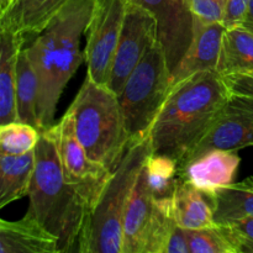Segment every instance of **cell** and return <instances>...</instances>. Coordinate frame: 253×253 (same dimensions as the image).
Listing matches in <instances>:
<instances>
[{"mask_svg":"<svg viewBox=\"0 0 253 253\" xmlns=\"http://www.w3.org/2000/svg\"><path fill=\"white\" fill-rule=\"evenodd\" d=\"M216 72L220 76L253 72V34L242 26L225 29Z\"/></svg>","mask_w":253,"mask_h":253,"instance_id":"44dd1931","label":"cell"},{"mask_svg":"<svg viewBox=\"0 0 253 253\" xmlns=\"http://www.w3.org/2000/svg\"><path fill=\"white\" fill-rule=\"evenodd\" d=\"M53 127L64 178L67 182L78 188L90 200L93 207L113 172L88 157L76 135L71 111L67 110Z\"/></svg>","mask_w":253,"mask_h":253,"instance_id":"9c48e42d","label":"cell"},{"mask_svg":"<svg viewBox=\"0 0 253 253\" xmlns=\"http://www.w3.org/2000/svg\"><path fill=\"white\" fill-rule=\"evenodd\" d=\"M152 152L148 133L131 141L89 211L77 251L123 253L126 208L146 160Z\"/></svg>","mask_w":253,"mask_h":253,"instance_id":"277c9868","label":"cell"},{"mask_svg":"<svg viewBox=\"0 0 253 253\" xmlns=\"http://www.w3.org/2000/svg\"><path fill=\"white\" fill-rule=\"evenodd\" d=\"M194 19L204 24L222 22L227 0H187Z\"/></svg>","mask_w":253,"mask_h":253,"instance_id":"4316f807","label":"cell"},{"mask_svg":"<svg viewBox=\"0 0 253 253\" xmlns=\"http://www.w3.org/2000/svg\"><path fill=\"white\" fill-rule=\"evenodd\" d=\"M222 78L231 94L253 98V72L230 74Z\"/></svg>","mask_w":253,"mask_h":253,"instance_id":"f1b7e54d","label":"cell"},{"mask_svg":"<svg viewBox=\"0 0 253 253\" xmlns=\"http://www.w3.org/2000/svg\"><path fill=\"white\" fill-rule=\"evenodd\" d=\"M153 203L155 197L148 188L145 174L141 170L126 208L124 219L123 253H145Z\"/></svg>","mask_w":253,"mask_h":253,"instance_id":"ac0fdd59","label":"cell"},{"mask_svg":"<svg viewBox=\"0 0 253 253\" xmlns=\"http://www.w3.org/2000/svg\"><path fill=\"white\" fill-rule=\"evenodd\" d=\"M68 110L88 157L114 172L131 143L119 96L86 76Z\"/></svg>","mask_w":253,"mask_h":253,"instance_id":"5b68a950","label":"cell"},{"mask_svg":"<svg viewBox=\"0 0 253 253\" xmlns=\"http://www.w3.org/2000/svg\"><path fill=\"white\" fill-rule=\"evenodd\" d=\"M240 163L237 151L211 148L180 165L178 177L211 197L219 188L234 184Z\"/></svg>","mask_w":253,"mask_h":253,"instance_id":"7c38bea8","label":"cell"},{"mask_svg":"<svg viewBox=\"0 0 253 253\" xmlns=\"http://www.w3.org/2000/svg\"><path fill=\"white\" fill-rule=\"evenodd\" d=\"M71 0H11L0 11V26H7L25 39L43 31Z\"/></svg>","mask_w":253,"mask_h":253,"instance_id":"9a60e30c","label":"cell"},{"mask_svg":"<svg viewBox=\"0 0 253 253\" xmlns=\"http://www.w3.org/2000/svg\"><path fill=\"white\" fill-rule=\"evenodd\" d=\"M189 253H239V249L226 224L202 229L185 230Z\"/></svg>","mask_w":253,"mask_h":253,"instance_id":"d4e9b609","label":"cell"},{"mask_svg":"<svg viewBox=\"0 0 253 253\" xmlns=\"http://www.w3.org/2000/svg\"><path fill=\"white\" fill-rule=\"evenodd\" d=\"M172 86V71L158 41L131 72L118 95L131 141L147 135Z\"/></svg>","mask_w":253,"mask_h":253,"instance_id":"8992f818","label":"cell"},{"mask_svg":"<svg viewBox=\"0 0 253 253\" xmlns=\"http://www.w3.org/2000/svg\"><path fill=\"white\" fill-rule=\"evenodd\" d=\"M231 93L216 71L199 72L170 89L148 137L155 153L167 155L180 165L205 137Z\"/></svg>","mask_w":253,"mask_h":253,"instance_id":"6da1fadb","label":"cell"},{"mask_svg":"<svg viewBox=\"0 0 253 253\" xmlns=\"http://www.w3.org/2000/svg\"><path fill=\"white\" fill-rule=\"evenodd\" d=\"M37 105H39V79L24 47L17 59V118H19V121L30 124L40 130Z\"/></svg>","mask_w":253,"mask_h":253,"instance_id":"603a6c76","label":"cell"},{"mask_svg":"<svg viewBox=\"0 0 253 253\" xmlns=\"http://www.w3.org/2000/svg\"><path fill=\"white\" fill-rule=\"evenodd\" d=\"M10 1L11 0H0V11H4L7 5L10 4Z\"/></svg>","mask_w":253,"mask_h":253,"instance_id":"1f68e13d","label":"cell"},{"mask_svg":"<svg viewBox=\"0 0 253 253\" xmlns=\"http://www.w3.org/2000/svg\"><path fill=\"white\" fill-rule=\"evenodd\" d=\"M250 0H227L222 24L226 29L241 26L249 9Z\"/></svg>","mask_w":253,"mask_h":253,"instance_id":"f546056e","label":"cell"},{"mask_svg":"<svg viewBox=\"0 0 253 253\" xmlns=\"http://www.w3.org/2000/svg\"><path fill=\"white\" fill-rule=\"evenodd\" d=\"M126 6L127 0H95L85 27L86 76L100 85L109 84Z\"/></svg>","mask_w":253,"mask_h":253,"instance_id":"52a82bcc","label":"cell"},{"mask_svg":"<svg viewBox=\"0 0 253 253\" xmlns=\"http://www.w3.org/2000/svg\"><path fill=\"white\" fill-rule=\"evenodd\" d=\"M172 207L178 225L185 230L202 229L215 224L209 195L178 177L172 194Z\"/></svg>","mask_w":253,"mask_h":253,"instance_id":"d6986e66","label":"cell"},{"mask_svg":"<svg viewBox=\"0 0 253 253\" xmlns=\"http://www.w3.org/2000/svg\"><path fill=\"white\" fill-rule=\"evenodd\" d=\"M95 0H71L58 16L25 47L39 79L40 131L54 125L57 104L84 59L81 39Z\"/></svg>","mask_w":253,"mask_h":253,"instance_id":"7a4b0ae2","label":"cell"},{"mask_svg":"<svg viewBox=\"0 0 253 253\" xmlns=\"http://www.w3.org/2000/svg\"><path fill=\"white\" fill-rule=\"evenodd\" d=\"M193 21L194 27L192 43L173 71V85L199 72L216 71L222 35L226 27L222 22L204 24L194 17Z\"/></svg>","mask_w":253,"mask_h":253,"instance_id":"4fadbf2b","label":"cell"},{"mask_svg":"<svg viewBox=\"0 0 253 253\" xmlns=\"http://www.w3.org/2000/svg\"><path fill=\"white\" fill-rule=\"evenodd\" d=\"M36 165L35 150L20 156L0 155V208L29 195Z\"/></svg>","mask_w":253,"mask_h":253,"instance_id":"ffe728a7","label":"cell"},{"mask_svg":"<svg viewBox=\"0 0 253 253\" xmlns=\"http://www.w3.org/2000/svg\"><path fill=\"white\" fill-rule=\"evenodd\" d=\"M157 42L158 30L155 15L142 5L127 0L125 20L108 84L116 95L121 93L131 72Z\"/></svg>","mask_w":253,"mask_h":253,"instance_id":"ba28073f","label":"cell"},{"mask_svg":"<svg viewBox=\"0 0 253 253\" xmlns=\"http://www.w3.org/2000/svg\"><path fill=\"white\" fill-rule=\"evenodd\" d=\"M231 231L239 253H253V216L225 222Z\"/></svg>","mask_w":253,"mask_h":253,"instance_id":"83f0119b","label":"cell"},{"mask_svg":"<svg viewBox=\"0 0 253 253\" xmlns=\"http://www.w3.org/2000/svg\"><path fill=\"white\" fill-rule=\"evenodd\" d=\"M241 26L247 29L253 34V0H250L249 9H247L246 16H245L244 22H242Z\"/></svg>","mask_w":253,"mask_h":253,"instance_id":"4dcf8cb0","label":"cell"},{"mask_svg":"<svg viewBox=\"0 0 253 253\" xmlns=\"http://www.w3.org/2000/svg\"><path fill=\"white\" fill-rule=\"evenodd\" d=\"M53 126L41 131L35 148L36 165L27 211L57 237L59 252H69L74 246L78 249L91 203L64 178Z\"/></svg>","mask_w":253,"mask_h":253,"instance_id":"3957f363","label":"cell"},{"mask_svg":"<svg viewBox=\"0 0 253 253\" xmlns=\"http://www.w3.org/2000/svg\"><path fill=\"white\" fill-rule=\"evenodd\" d=\"M0 253H61L58 240L31 212L0 221Z\"/></svg>","mask_w":253,"mask_h":253,"instance_id":"5bb4252c","label":"cell"},{"mask_svg":"<svg viewBox=\"0 0 253 253\" xmlns=\"http://www.w3.org/2000/svg\"><path fill=\"white\" fill-rule=\"evenodd\" d=\"M245 180H246V182L249 183V184L251 185V187L253 188V177H249V178H246V179H245Z\"/></svg>","mask_w":253,"mask_h":253,"instance_id":"d6a6232c","label":"cell"},{"mask_svg":"<svg viewBox=\"0 0 253 253\" xmlns=\"http://www.w3.org/2000/svg\"><path fill=\"white\" fill-rule=\"evenodd\" d=\"M150 10L157 20L158 41L162 44L170 71L187 53L193 40V14L187 0H128Z\"/></svg>","mask_w":253,"mask_h":253,"instance_id":"8fae6325","label":"cell"},{"mask_svg":"<svg viewBox=\"0 0 253 253\" xmlns=\"http://www.w3.org/2000/svg\"><path fill=\"white\" fill-rule=\"evenodd\" d=\"M170 197L155 198L145 253H189L185 229L175 220Z\"/></svg>","mask_w":253,"mask_h":253,"instance_id":"e0dca14e","label":"cell"},{"mask_svg":"<svg viewBox=\"0 0 253 253\" xmlns=\"http://www.w3.org/2000/svg\"><path fill=\"white\" fill-rule=\"evenodd\" d=\"M25 39L7 26H0V125L19 121L16 110L17 59Z\"/></svg>","mask_w":253,"mask_h":253,"instance_id":"2e32d148","label":"cell"},{"mask_svg":"<svg viewBox=\"0 0 253 253\" xmlns=\"http://www.w3.org/2000/svg\"><path fill=\"white\" fill-rule=\"evenodd\" d=\"M40 136L39 128L22 121L0 125V155L20 156L34 151Z\"/></svg>","mask_w":253,"mask_h":253,"instance_id":"484cf974","label":"cell"},{"mask_svg":"<svg viewBox=\"0 0 253 253\" xmlns=\"http://www.w3.org/2000/svg\"><path fill=\"white\" fill-rule=\"evenodd\" d=\"M179 165L173 157L152 152L143 166V174L155 198L170 197L178 180Z\"/></svg>","mask_w":253,"mask_h":253,"instance_id":"cb8c5ba5","label":"cell"},{"mask_svg":"<svg viewBox=\"0 0 253 253\" xmlns=\"http://www.w3.org/2000/svg\"><path fill=\"white\" fill-rule=\"evenodd\" d=\"M209 198L216 224L253 216V188L246 180L219 188Z\"/></svg>","mask_w":253,"mask_h":253,"instance_id":"7402d4cb","label":"cell"},{"mask_svg":"<svg viewBox=\"0 0 253 253\" xmlns=\"http://www.w3.org/2000/svg\"><path fill=\"white\" fill-rule=\"evenodd\" d=\"M251 146H253V98L231 94L212 127L193 148L184 162L211 148L239 151Z\"/></svg>","mask_w":253,"mask_h":253,"instance_id":"30bf717a","label":"cell"}]
</instances>
